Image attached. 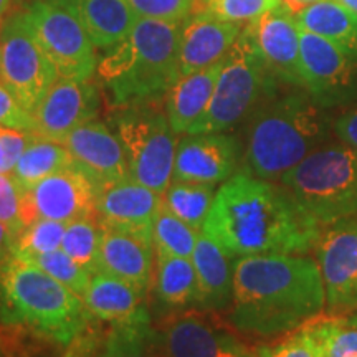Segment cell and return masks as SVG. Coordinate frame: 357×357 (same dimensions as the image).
<instances>
[{"label": "cell", "mask_w": 357, "mask_h": 357, "mask_svg": "<svg viewBox=\"0 0 357 357\" xmlns=\"http://www.w3.org/2000/svg\"><path fill=\"white\" fill-rule=\"evenodd\" d=\"M243 26V24L217 20L202 13L189 17L184 24L178 48L181 77L220 61L234 47Z\"/></svg>", "instance_id": "ffe728a7"}, {"label": "cell", "mask_w": 357, "mask_h": 357, "mask_svg": "<svg viewBox=\"0 0 357 357\" xmlns=\"http://www.w3.org/2000/svg\"><path fill=\"white\" fill-rule=\"evenodd\" d=\"M66 227H68V223L65 222L35 218L15 238L12 253L26 260V258L45 255V253L60 250Z\"/></svg>", "instance_id": "836d02e7"}, {"label": "cell", "mask_w": 357, "mask_h": 357, "mask_svg": "<svg viewBox=\"0 0 357 357\" xmlns=\"http://www.w3.org/2000/svg\"><path fill=\"white\" fill-rule=\"evenodd\" d=\"M202 231L240 258L306 255L323 230L283 185L238 171L217 189Z\"/></svg>", "instance_id": "6da1fadb"}, {"label": "cell", "mask_w": 357, "mask_h": 357, "mask_svg": "<svg viewBox=\"0 0 357 357\" xmlns=\"http://www.w3.org/2000/svg\"><path fill=\"white\" fill-rule=\"evenodd\" d=\"M318 2V0H283V3L289 8V12L294 13L296 15L298 12H301L303 8H306L307 6H311V3Z\"/></svg>", "instance_id": "ee69618b"}, {"label": "cell", "mask_w": 357, "mask_h": 357, "mask_svg": "<svg viewBox=\"0 0 357 357\" xmlns=\"http://www.w3.org/2000/svg\"><path fill=\"white\" fill-rule=\"evenodd\" d=\"M96 48L111 50L131 35L139 15L129 0H73L70 3Z\"/></svg>", "instance_id": "cb8c5ba5"}, {"label": "cell", "mask_w": 357, "mask_h": 357, "mask_svg": "<svg viewBox=\"0 0 357 357\" xmlns=\"http://www.w3.org/2000/svg\"><path fill=\"white\" fill-rule=\"evenodd\" d=\"M20 8L26 26L50 58L58 77L91 79L98 68L96 47L75 8L48 0H30Z\"/></svg>", "instance_id": "9c48e42d"}, {"label": "cell", "mask_w": 357, "mask_h": 357, "mask_svg": "<svg viewBox=\"0 0 357 357\" xmlns=\"http://www.w3.org/2000/svg\"><path fill=\"white\" fill-rule=\"evenodd\" d=\"M0 126L32 132L33 116L22 108L0 82Z\"/></svg>", "instance_id": "ab89813d"}, {"label": "cell", "mask_w": 357, "mask_h": 357, "mask_svg": "<svg viewBox=\"0 0 357 357\" xmlns=\"http://www.w3.org/2000/svg\"><path fill=\"white\" fill-rule=\"evenodd\" d=\"M162 195L131 177L98 190L95 215L98 223L153 240V227Z\"/></svg>", "instance_id": "e0dca14e"}, {"label": "cell", "mask_w": 357, "mask_h": 357, "mask_svg": "<svg viewBox=\"0 0 357 357\" xmlns=\"http://www.w3.org/2000/svg\"><path fill=\"white\" fill-rule=\"evenodd\" d=\"M321 357H357V324L344 316L314 319L310 323Z\"/></svg>", "instance_id": "d6a6232c"}, {"label": "cell", "mask_w": 357, "mask_h": 357, "mask_svg": "<svg viewBox=\"0 0 357 357\" xmlns=\"http://www.w3.org/2000/svg\"><path fill=\"white\" fill-rule=\"evenodd\" d=\"M324 307L326 289L314 258H235L229 319L240 333L261 337L281 336L318 319Z\"/></svg>", "instance_id": "7a4b0ae2"}, {"label": "cell", "mask_w": 357, "mask_h": 357, "mask_svg": "<svg viewBox=\"0 0 357 357\" xmlns=\"http://www.w3.org/2000/svg\"><path fill=\"white\" fill-rule=\"evenodd\" d=\"M0 223L15 235L26 227L25 220V190L10 172L0 174Z\"/></svg>", "instance_id": "8d00e7d4"}, {"label": "cell", "mask_w": 357, "mask_h": 357, "mask_svg": "<svg viewBox=\"0 0 357 357\" xmlns=\"http://www.w3.org/2000/svg\"><path fill=\"white\" fill-rule=\"evenodd\" d=\"M26 261L37 265L40 270H43L45 273H48L56 281H60L61 284H65L66 288H70L71 291L77 293L82 298L86 293L93 276L84 268L79 266L77 261L71 260L61 248L55 250V252L45 253V255L26 258Z\"/></svg>", "instance_id": "d590c367"}, {"label": "cell", "mask_w": 357, "mask_h": 357, "mask_svg": "<svg viewBox=\"0 0 357 357\" xmlns=\"http://www.w3.org/2000/svg\"><path fill=\"white\" fill-rule=\"evenodd\" d=\"M337 2H341L342 6L349 7L351 10H354L357 13V0H337Z\"/></svg>", "instance_id": "bcb514c9"}, {"label": "cell", "mask_w": 357, "mask_h": 357, "mask_svg": "<svg viewBox=\"0 0 357 357\" xmlns=\"http://www.w3.org/2000/svg\"><path fill=\"white\" fill-rule=\"evenodd\" d=\"M146 296L144 289L136 284L108 271H100L91 276L83 301L91 318L113 324L139 312L144 307Z\"/></svg>", "instance_id": "d4e9b609"}, {"label": "cell", "mask_w": 357, "mask_h": 357, "mask_svg": "<svg viewBox=\"0 0 357 357\" xmlns=\"http://www.w3.org/2000/svg\"><path fill=\"white\" fill-rule=\"evenodd\" d=\"M155 303L164 311H182L199 305V281L192 258L155 255Z\"/></svg>", "instance_id": "484cf974"}, {"label": "cell", "mask_w": 357, "mask_h": 357, "mask_svg": "<svg viewBox=\"0 0 357 357\" xmlns=\"http://www.w3.org/2000/svg\"><path fill=\"white\" fill-rule=\"evenodd\" d=\"M294 17L301 30L357 50V13L337 0H318Z\"/></svg>", "instance_id": "83f0119b"}, {"label": "cell", "mask_w": 357, "mask_h": 357, "mask_svg": "<svg viewBox=\"0 0 357 357\" xmlns=\"http://www.w3.org/2000/svg\"><path fill=\"white\" fill-rule=\"evenodd\" d=\"M281 6L283 0H197L194 15L202 13L223 22L250 24Z\"/></svg>", "instance_id": "e575fe53"}, {"label": "cell", "mask_w": 357, "mask_h": 357, "mask_svg": "<svg viewBox=\"0 0 357 357\" xmlns=\"http://www.w3.org/2000/svg\"><path fill=\"white\" fill-rule=\"evenodd\" d=\"M100 357H167L162 334L154 329L146 306L132 318L113 323Z\"/></svg>", "instance_id": "4316f807"}, {"label": "cell", "mask_w": 357, "mask_h": 357, "mask_svg": "<svg viewBox=\"0 0 357 357\" xmlns=\"http://www.w3.org/2000/svg\"><path fill=\"white\" fill-rule=\"evenodd\" d=\"M22 6L20 0H0V29H2L3 22L7 19V13H10L12 10H15L13 6Z\"/></svg>", "instance_id": "7bdbcfd3"}, {"label": "cell", "mask_w": 357, "mask_h": 357, "mask_svg": "<svg viewBox=\"0 0 357 357\" xmlns=\"http://www.w3.org/2000/svg\"><path fill=\"white\" fill-rule=\"evenodd\" d=\"M48 2H58V3H71L73 0H48Z\"/></svg>", "instance_id": "c3c4849f"}, {"label": "cell", "mask_w": 357, "mask_h": 357, "mask_svg": "<svg viewBox=\"0 0 357 357\" xmlns=\"http://www.w3.org/2000/svg\"><path fill=\"white\" fill-rule=\"evenodd\" d=\"M2 172H10V166H8L6 147H3L2 139H0V174Z\"/></svg>", "instance_id": "f6af8a7d"}, {"label": "cell", "mask_w": 357, "mask_h": 357, "mask_svg": "<svg viewBox=\"0 0 357 357\" xmlns=\"http://www.w3.org/2000/svg\"><path fill=\"white\" fill-rule=\"evenodd\" d=\"M223 66V58L207 68L177 79L164 98V108L177 136L187 134L207 111Z\"/></svg>", "instance_id": "603a6c76"}, {"label": "cell", "mask_w": 357, "mask_h": 357, "mask_svg": "<svg viewBox=\"0 0 357 357\" xmlns=\"http://www.w3.org/2000/svg\"><path fill=\"white\" fill-rule=\"evenodd\" d=\"M13 243H15V235L3 223H0V265L12 255Z\"/></svg>", "instance_id": "b9f144b4"}, {"label": "cell", "mask_w": 357, "mask_h": 357, "mask_svg": "<svg viewBox=\"0 0 357 357\" xmlns=\"http://www.w3.org/2000/svg\"><path fill=\"white\" fill-rule=\"evenodd\" d=\"M240 158L242 146L231 134H184L177 142L172 181L223 184L236 172Z\"/></svg>", "instance_id": "9a60e30c"}, {"label": "cell", "mask_w": 357, "mask_h": 357, "mask_svg": "<svg viewBox=\"0 0 357 357\" xmlns=\"http://www.w3.org/2000/svg\"><path fill=\"white\" fill-rule=\"evenodd\" d=\"M20 7L0 29V82L26 113L33 114L60 77L26 26Z\"/></svg>", "instance_id": "30bf717a"}, {"label": "cell", "mask_w": 357, "mask_h": 357, "mask_svg": "<svg viewBox=\"0 0 357 357\" xmlns=\"http://www.w3.org/2000/svg\"><path fill=\"white\" fill-rule=\"evenodd\" d=\"M109 126L121 142L129 177L162 195L172 182L177 134L159 102L114 108Z\"/></svg>", "instance_id": "ba28073f"}, {"label": "cell", "mask_w": 357, "mask_h": 357, "mask_svg": "<svg viewBox=\"0 0 357 357\" xmlns=\"http://www.w3.org/2000/svg\"><path fill=\"white\" fill-rule=\"evenodd\" d=\"M100 106V89L91 79L58 78L33 111L32 134L63 144L71 131L95 121Z\"/></svg>", "instance_id": "5bb4252c"}, {"label": "cell", "mask_w": 357, "mask_h": 357, "mask_svg": "<svg viewBox=\"0 0 357 357\" xmlns=\"http://www.w3.org/2000/svg\"><path fill=\"white\" fill-rule=\"evenodd\" d=\"M185 20L141 17L129 37L98 63V78L113 108L164 101L177 79Z\"/></svg>", "instance_id": "3957f363"}, {"label": "cell", "mask_w": 357, "mask_h": 357, "mask_svg": "<svg viewBox=\"0 0 357 357\" xmlns=\"http://www.w3.org/2000/svg\"><path fill=\"white\" fill-rule=\"evenodd\" d=\"M247 26L271 75L281 83L303 88L300 25L294 13L283 3L250 22Z\"/></svg>", "instance_id": "2e32d148"}, {"label": "cell", "mask_w": 357, "mask_h": 357, "mask_svg": "<svg viewBox=\"0 0 357 357\" xmlns=\"http://www.w3.org/2000/svg\"><path fill=\"white\" fill-rule=\"evenodd\" d=\"M344 318L349 321V323H356L357 324V310L354 312H349V314H346Z\"/></svg>", "instance_id": "7dc6e473"}, {"label": "cell", "mask_w": 357, "mask_h": 357, "mask_svg": "<svg viewBox=\"0 0 357 357\" xmlns=\"http://www.w3.org/2000/svg\"><path fill=\"white\" fill-rule=\"evenodd\" d=\"M301 211L321 230L357 213V149L321 146L280 177Z\"/></svg>", "instance_id": "8992f818"}, {"label": "cell", "mask_w": 357, "mask_h": 357, "mask_svg": "<svg viewBox=\"0 0 357 357\" xmlns=\"http://www.w3.org/2000/svg\"><path fill=\"white\" fill-rule=\"evenodd\" d=\"M257 352L258 357H321L310 323L288 333L273 344L260 346Z\"/></svg>", "instance_id": "74e56055"}, {"label": "cell", "mask_w": 357, "mask_h": 357, "mask_svg": "<svg viewBox=\"0 0 357 357\" xmlns=\"http://www.w3.org/2000/svg\"><path fill=\"white\" fill-rule=\"evenodd\" d=\"M334 132L341 142L357 149V105L334 121Z\"/></svg>", "instance_id": "60d3db41"}, {"label": "cell", "mask_w": 357, "mask_h": 357, "mask_svg": "<svg viewBox=\"0 0 357 357\" xmlns=\"http://www.w3.org/2000/svg\"><path fill=\"white\" fill-rule=\"evenodd\" d=\"M73 164L75 160L65 144L33 136L32 142L26 146L10 174L19 182L22 189L29 192L42 178L52 176L61 169L71 167Z\"/></svg>", "instance_id": "f1b7e54d"}, {"label": "cell", "mask_w": 357, "mask_h": 357, "mask_svg": "<svg viewBox=\"0 0 357 357\" xmlns=\"http://www.w3.org/2000/svg\"><path fill=\"white\" fill-rule=\"evenodd\" d=\"M100 257L102 271L149 293L154 280L153 240L100 223Z\"/></svg>", "instance_id": "44dd1931"}, {"label": "cell", "mask_w": 357, "mask_h": 357, "mask_svg": "<svg viewBox=\"0 0 357 357\" xmlns=\"http://www.w3.org/2000/svg\"><path fill=\"white\" fill-rule=\"evenodd\" d=\"M192 263L199 281V310L222 311L230 307L234 300L235 258L217 240L200 230Z\"/></svg>", "instance_id": "7402d4cb"}, {"label": "cell", "mask_w": 357, "mask_h": 357, "mask_svg": "<svg viewBox=\"0 0 357 357\" xmlns=\"http://www.w3.org/2000/svg\"><path fill=\"white\" fill-rule=\"evenodd\" d=\"M303 88L326 109L357 101V50L300 29Z\"/></svg>", "instance_id": "8fae6325"}, {"label": "cell", "mask_w": 357, "mask_h": 357, "mask_svg": "<svg viewBox=\"0 0 357 357\" xmlns=\"http://www.w3.org/2000/svg\"><path fill=\"white\" fill-rule=\"evenodd\" d=\"M160 334L167 357H258L238 337L195 314L178 316Z\"/></svg>", "instance_id": "d6986e66"}, {"label": "cell", "mask_w": 357, "mask_h": 357, "mask_svg": "<svg viewBox=\"0 0 357 357\" xmlns=\"http://www.w3.org/2000/svg\"><path fill=\"white\" fill-rule=\"evenodd\" d=\"M199 230L192 229L184 220L174 215L166 205L159 208L153 227L155 255L192 258L197 245Z\"/></svg>", "instance_id": "4dcf8cb0"}, {"label": "cell", "mask_w": 357, "mask_h": 357, "mask_svg": "<svg viewBox=\"0 0 357 357\" xmlns=\"http://www.w3.org/2000/svg\"><path fill=\"white\" fill-rule=\"evenodd\" d=\"M217 185L172 181L162 194V204L192 229L202 230L211 212Z\"/></svg>", "instance_id": "f546056e"}, {"label": "cell", "mask_w": 357, "mask_h": 357, "mask_svg": "<svg viewBox=\"0 0 357 357\" xmlns=\"http://www.w3.org/2000/svg\"><path fill=\"white\" fill-rule=\"evenodd\" d=\"M139 17L160 20H187L197 0H129Z\"/></svg>", "instance_id": "f35d334b"}, {"label": "cell", "mask_w": 357, "mask_h": 357, "mask_svg": "<svg viewBox=\"0 0 357 357\" xmlns=\"http://www.w3.org/2000/svg\"><path fill=\"white\" fill-rule=\"evenodd\" d=\"M326 289V310L346 316L357 310V213L331 223L316 245Z\"/></svg>", "instance_id": "7c38bea8"}, {"label": "cell", "mask_w": 357, "mask_h": 357, "mask_svg": "<svg viewBox=\"0 0 357 357\" xmlns=\"http://www.w3.org/2000/svg\"><path fill=\"white\" fill-rule=\"evenodd\" d=\"M98 187L73 164L42 178L25 192L26 225L35 218L75 222L95 215Z\"/></svg>", "instance_id": "4fadbf2b"}, {"label": "cell", "mask_w": 357, "mask_h": 357, "mask_svg": "<svg viewBox=\"0 0 357 357\" xmlns=\"http://www.w3.org/2000/svg\"><path fill=\"white\" fill-rule=\"evenodd\" d=\"M329 137L328 109L306 89L270 96L250 116L242 171L280 181Z\"/></svg>", "instance_id": "277c9868"}, {"label": "cell", "mask_w": 357, "mask_h": 357, "mask_svg": "<svg viewBox=\"0 0 357 357\" xmlns=\"http://www.w3.org/2000/svg\"><path fill=\"white\" fill-rule=\"evenodd\" d=\"M75 166L95 182L98 190L129 176L128 160L118 136L106 123L89 121L63 141Z\"/></svg>", "instance_id": "ac0fdd59"}, {"label": "cell", "mask_w": 357, "mask_h": 357, "mask_svg": "<svg viewBox=\"0 0 357 357\" xmlns=\"http://www.w3.org/2000/svg\"><path fill=\"white\" fill-rule=\"evenodd\" d=\"M91 318L82 296L12 253L0 265V323L70 344Z\"/></svg>", "instance_id": "5b68a950"}, {"label": "cell", "mask_w": 357, "mask_h": 357, "mask_svg": "<svg viewBox=\"0 0 357 357\" xmlns=\"http://www.w3.org/2000/svg\"><path fill=\"white\" fill-rule=\"evenodd\" d=\"M276 83L278 79L268 70L245 24L234 47L223 56L211 105L187 134L229 131L275 95Z\"/></svg>", "instance_id": "52a82bcc"}, {"label": "cell", "mask_w": 357, "mask_h": 357, "mask_svg": "<svg viewBox=\"0 0 357 357\" xmlns=\"http://www.w3.org/2000/svg\"><path fill=\"white\" fill-rule=\"evenodd\" d=\"M86 217L70 222L66 227L61 250L88 273L102 271L100 257V223L98 218Z\"/></svg>", "instance_id": "1f68e13d"}]
</instances>
